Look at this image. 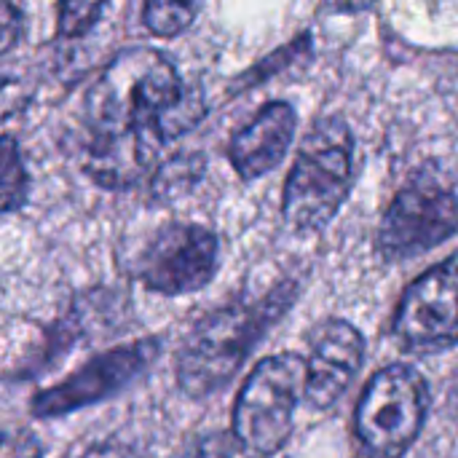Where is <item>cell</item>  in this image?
<instances>
[{"instance_id": "1", "label": "cell", "mask_w": 458, "mask_h": 458, "mask_svg": "<svg viewBox=\"0 0 458 458\" xmlns=\"http://www.w3.org/2000/svg\"><path fill=\"white\" fill-rule=\"evenodd\" d=\"M201 115V91L182 83L166 54L126 48L86 91L83 169L110 191L137 185L156 166L164 142L193 129Z\"/></svg>"}, {"instance_id": "2", "label": "cell", "mask_w": 458, "mask_h": 458, "mask_svg": "<svg viewBox=\"0 0 458 458\" xmlns=\"http://www.w3.org/2000/svg\"><path fill=\"white\" fill-rule=\"evenodd\" d=\"M295 295V284H276L255 301H233L207 314L177 354V386L193 400L225 389Z\"/></svg>"}, {"instance_id": "3", "label": "cell", "mask_w": 458, "mask_h": 458, "mask_svg": "<svg viewBox=\"0 0 458 458\" xmlns=\"http://www.w3.org/2000/svg\"><path fill=\"white\" fill-rule=\"evenodd\" d=\"M352 164L354 137L346 121L338 115L314 121L284 182V220L301 233L327 228L352 188Z\"/></svg>"}, {"instance_id": "4", "label": "cell", "mask_w": 458, "mask_h": 458, "mask_svg": "<svg viewBox=\"0 0 458 458\" xmlns=\"http://www.w3.org/2000/svg\"><path fill=\"white\" fill-rule=\"evenodd\" d=\"M306 397V360L284 352L260 360L247 376L233 405V440L252 456L279 454L295 427Z\"/></svg>"}, {"instance_id": "5", "label": "cell", "mask_w": 458, "mask_h": 458, "mask_svg": "<svg viewBox=\"0 0 458 458\" xmlns=\"http://www.w3.org/2000/svg\"><path fill=\"white\" fill-rule=\"evenodd\" d=\"M429 416V386L411 365L381 368L365 386L354 435L370 458L405 456L419 440Z\"/></svg>"}, {"instance_id": "6", "label": "cell", "mask_w": 458, "mask_h": 458, "mask_svg": "<svg viewBox=\"0 0 458 458\" xmlns=\"http://www.w3.org/2000/svg\"><path fill=\"white\" fill-rule=\"evenodd\" d=\"M458 233V193L419 174L381 217L376 247L386 260L419 258Z\"/></svg>"}, {"instance_id": "7", "label": "cell", "mask_w": 458, "mask_h": 458, "mask_svg": "<svg viewBox=\"0 0 458 458\" xmlns=\"http://www.w3.org/2000/svg\"><path fill=\"white\" fill-rule=\"evenodd\" d=\"M161 354L158 338H140L107 349L91 357L83 368L70 373L64 381L38 392L30 403L35 419H59L81 408H91L102 400L115 397L131 381H137Z\"/></svg>"}, {"instance_id": "8", "label": "cell", "mask_w": 458, "mask_h": 458, "mask_svg": "<svg viewBox=\"0 0 458 458\" xmlns=\"http://www.w3.org/2000/svg\"><path fill=\"white\" fill-rule=\"evenodd\" d=\"M392 338L411 354H440L458 344V252L421 274L400 298Z\"/></svg>"}, {"instance_id": "9", "label": "cell", "mask_w": 458, "mask_h": 458, "mask_svg": "<svg viewBox=\"0 0 458 458\" xmlns=\"http://www.w3.org/2000/svg\"><path fill=\"white\" fill-rule=\"evenodd\" d=\"M217 236L199 223L158 228L134 263L142 287L158 295H188L207 287L217 274Z\"/></svg>"}, {"instance_id": "10", "label": "cell", "mask_w": 458, "mask_h": 458, "mask_svg": "<svg viewBox=\"0 0 458 458\" xmlns=\"http://www.w3.org/2000/svg\"><path fill=\"white\" fill-rule=\"evenodd\" d=\"M365 362V338L346 319H325L309 333L306 403L314 411L333 408Z\"/></svg>"}, {"instance_id": "11", "label": "cell", "mask_w": 458, "mask_h": 458, "mask_svg": "<svg viewBox=\"0 0 458 458\" xmlns=\"http://www.w3.org/2000/svg\"><path fill=\"white\" fill-rule=\"evenodd\" d=\"M298 115L290 102L266 105L228 145V161L244 180L268 174L295 140Z\"/></svg>"}, {"instance_id": "12", "label": "cell", "mask_w": 458, "mask_h": 458, "mask_svg": "<svg viewBox=\"0 0 458 458\" xmlns=\"http://www.w3.org/2000/svg\"><path fill=\"white\" fill-rule=\"evenodd\" d=\"M199 8L201 0H145L142 21L158 38H174L193 24Z\"/></svg>"}, {"instance_id": "13", "label": "cell", "mask_w": 458, "mask_h": 458, "mask_svg": "<svg viewBox=\"0 0 458 458\" xmlns=\"http://www.w3.org/2000/svg\"><path fill=\"white\" fill-rule=\"evenodd\" d=\"M0 169H3V212L11 215L27 204V193H30V177H27L19 145L11 134L3 137Z\"/></svg>"}, {"instance_id": "14", "label": "cell", "mask_w": 458, "mask_h": 458, "mask_svg": "<svg viewBox=\"0 0 458 458\" xmlns=\"http://www.w3.org/2000/svg\"><path fill=\"white\" fill-rule=\"evenodd\" d=\"M107 0H59L56 8V35L59 38H81L99 19Z\"/></svg>"}, {"instance_id": "15", "label": "cell", "mask_w": 458, "mask_h": 458, "mask_svg": "<svg viewBox=\"0 0 458 458\" xmlns=\"http://www.w3.org/2000/svg\"><path fill=\"white\" fill-rule=\"evenodd\" d=\"M3 458H43V448L35 435L19 429V432H5L3 437Z\"/></svg>"}, {"instance_id": "16", "label": "cell", "mask_w": 458, "mask_h": 458, "mask_svg": "<svg viewBox=\"0 0 458 458\" xmlns=\"http://www.w3.org/2000/svg\"><path fill=\"white\" fill-rule=\"evenodd\" d=\"M182 458H231V443L223 435H209L199 440Z\"/></svg>"}, {"instance_id": "17", "label": "cell", "mask_w": 458, "mask_h": 458, "mask_svg": "<svg viewBox=\"0 0 458 458\" xmlns=\"http://www.w3.org/2000/svg\"><path fill=\"white\" fill-rule=\"evenodd\" d=\"M16 30H21V13L11 0H3V51H8L16 40Z\"/></svg>"}, {"instance_id": "18", "label": "cell", "mask_w": 458, "mask_h": 458, "mask_svg": "<svg viewBox=\"0 0 458 458\" xmlns=\"http://www.w3.org/2000/svg\"><path fill=\"white\" fill-rule=\"evenodd\" d=\"M376 0H325V5L335 13H360L368 11Z\"/></svg>"}, {"instance_id": "19", "label": "cell", "mask_w": 458, "mask_h": 458, "mask_svg": "<svg viewBox=\"0 0 458 458\" xmlns=\"http://www.w3.org/2000/svg\"><path fill=\"white\" fill-rule=\"evenodd\" d=\"M81 458H118L115 454V448H107V445H94V448H89L86 454Z\"/></svg>"}, {"instance_id": "20", "label": "cell", "mask_w": 458, "mask_h": 458, "mask_svg": "<svg viewBox=\"0 0 458 458\" xmlns=\"http://www.w3.org/2000/svg\"><path fill=\"white\" fill-rule=\"evenodd\" d=\"M451 397H454V408H456V416H458V376H456V384H454V392H451Z\"/></svg>"}]
</instances>
